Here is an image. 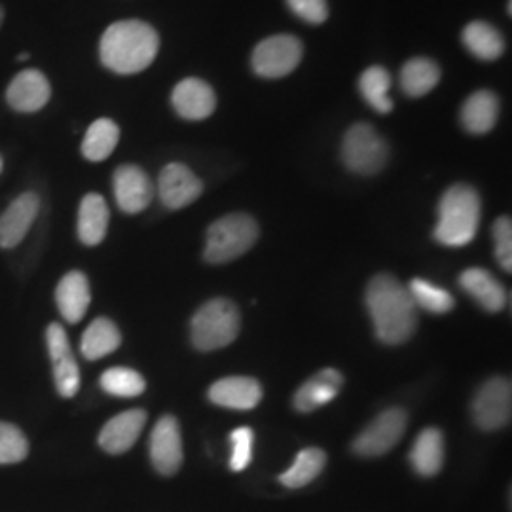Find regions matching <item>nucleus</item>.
<instances>
[{
	"mask_svg": "<svg viewBox=\"0 0 512 512\" xmlns=\"http://www.w3.org/2000/svg\"><path fill=\"white\" fill-rule=\"evenodd\" d=\"M366 308L376 336L389 346L408 342L418 327V311L408 289L391 274L376 275L366 287Z\"/></svg>",
	"mask_w": 512,
	"mask_h": 512,
	"instance_id": "1",
	"label": "nucleus"
},
{
	"mask_svg": "<svg viewBox=\"0 0 512 512\" xmlns=\"http://www.w3.org/2000/svg\"><path fill=\"white\" fill-rule=\"evenodd\" d=\"M160 52V37L141 19L116 21L101 37V63L116 74H137L148 69Z\"/></svg>",
	"mask_w": 512,
	"mask_h": 512,
	"instance_id": "2",
	"label": "nucleus"
},
{
	"mask_svg": "<svg viewBox=\"0 0 512 512\" xmlns=\"http://www.w3.org/2000/svg\"><path fill=\"white\" fill-rule=\"evenodd\" d=\"M480 196L469 184H454L439 203V222L433 236L444 247H465L475 239L480 224Z\"/></svg>",
	"mask_w": 512,
	"mask_h": 512,
	"instance_id": "3",
	"label": "nucleus"
},
{
	"mask_svg": "<svg viewBox=\"0 0 512 512\" xmlns=\"http://www.w3.org/2000/svg\"><path fill=\"white\" fill-rule=\"evenodd\" d=\"M238 308L226 298H215L203 304L190 323V338L200 351H217L230 346L239 334Z\"/></svg>",
	"mask_w": 512,
	"mask_h": 512,
	"instance_id": "4",
	"label": "nucleus"
},
{
	"mask_svg": "<svg viewBox=\"0 0 512 512\" xmlns=\"http://www.w3.org/2000/svg\"><path fill=\"white\" fill-rule=\"evenodd\" d=\"M258 234V224L251 215H226L209 226L203 256L209 264L232 262L253 249Z\"/></svg>",
	"mask_w": 512,
	"mask_h": 512,
	"instance_id": "5",
	"label": "nucleus"
},
{
	"mask_svg": "<svg viewBox=\"0 0 512 512\" xmlns=\"http://www.w3.org/2000/svg\"><path fill=\"white\" fill-rule=\"evenodd\" d=\"M340 156L349 171L357 175H376L387 164L389 147L370 124H355L344 135Z\"/></svg>",
	"mask_w": 512,
	"mask_h": 512,
	"instance_id": "6",
	"label": "nucleus"
},
{
	"mask_svg": "<svg viewBox=\"0 0 512 512\" xmlns=\"http://www.w3.org/2000/svg\"><path fill=\"white\" fill-rule=\"evenodd\" d=\"M304 46L293 35H275L256 44L251 67L260 78H283L300 65Z\"/></svg>",
	"mask_w": 512,
	"mask_h": 512,
	"instance_id": "7",
	"label": "nucleus"
},
{
	"mask_svg": "<svg viewBox=\"0 0 512 512\" xmlns=\"http://www.w3.org/2000/svg\"><path fill=\"white\" fill-rule=\"evenodd\" d=\"M408 425L403 408H389L372 421L359 437L353 440V452L363 458H378L397 446Z\"/></svg>",
	"mask_w": 512,
	"mask_h": 512,
	"instance_id": "8",
	"label": "nucleus"
},
{
	"mask_svg": "<svg viewBox=\"0 0 512 512\" xmlns=\"http://www.w3.org/2000/svg\"><path fill=\"white\" fill-rule=\"evenodd\" d=\"M512 416V385L509 378H492L482 385L473 403V420L482 431L509 425Z\"/></svg>",
	"mask_w": 512,
	"mask_h": 512,
	"instance_id": "9",
	"label": "nucleus"
},
{
	"mask_svg": "<svg viewBox=\"0 0 512 512\" xmlns=\"http://www.w3.org/2000/svg\"><path fill=\"white\" fill-rule=\"evenodd\" d=\"M46 344L54 370V384L63 399H73L80 389V368L74 359L69 336L61 323H52L46 330Z\"/></svg>",
	"mask_w": 512,
	"mask_h": 512,
	"instance_id": "10",
	"label": "nucleus"
},
{
	"mask_svg": "<svg viewBox=\"0 0 512 512\" xmlns=\"http://www.w3.org/2000/svg\"><path fill=\"white\" fill-rule=\"evenodd\" d=\"M183 459V435L179 421L173 416H164L154 425L150 435V461L160 475L173 476L179 473Z\"/></svg>",
	"mask_w": 512,
	"mask_h": 512,
	"instance_id": "11",
	"label": "nucleus"
},
{
	"mask_svg": "<svg viewBox=\"0 0 512 512\" xmlns=\"http://www.w3.org/2000/svg\"><path fill=\"white\" fill-rule=\"evenodd\" d=\"M114 198L126 215L145 211L154 200V184L139 165H120L112 177Z\"/></svg>",
	"mask_w": 512,
	"mask_h": 512,
	"instance_id": "12",
	"label": "nucleus"
},
{
	"mask_svg": "<svg viewBox=\"0 0 512 512\" xmlns=\"http://www.w3.org/2000/svg\"><path fill=\"white\" fill-rule=\"evenodd\" d=\"M203 192V183L184 164L165 165L158 177V196L167 209L177 211L196 202Z\"/></svg>",
	"mask_w": 512,
	"mask_h": 512,
	"instance_id": "13",
	"label": "nucleus"
},
{
	"mask_svg": "<svg viewBox=\"0 0 512 512\" xmlns=\"http://www.w3.org/2000/svg\"><path fill=\"white\" fill-rule=\"evenodd\" d=\"M52 97V86L46 74L37 69H25L16 74L6 90V103L16 112H38L48 105Z\"/></svg>",
	"mask_w": 512,
	"mask_h": 512,
	"instance_id": "14",
	"label": "nucleus"
},
{
	"mask_svg": "<svg viewBox=\"0 0 512 512\" xmlns=\"http://www.w3.org/2000/svg\"><path fill=\"white\" fill-rule=\"evenodd\" d=\"M40 211L37 192H23L0 215V249H16L29 234Z\"/></svg>",
	"mask_w": 512,
	"mask_h": 512,
	"instance_id": "15",
	"label": "nucleus"
},
{
	"mask_svg": "<svg viewBox=\"0 0 512 512\" xmlns=\"http://www.w3.org/2000/svg\"><path fill=\"white\" fill-rule=\"evenodd\" d=\"M171 105L175 112L190 122L209 118L217 109V95L202 78H184L171 93Z\"/></svg>",
	"mask_w": 512,
	"mask_h": 512,
	"instance_id": "16",
	"label": "nucleus"
},
{
	"mask_svg": "<svg viewBox=\"0 0 512 512\" xmlns=\"http://www.w3.org/2000/svg\"><path fill=\"white\" fill-rule=\"evenodd\" d=\"M147 412L141 408L126 410L105 423L99 433V446L112 456L126 454L141 437L147 425Z\"/></svg>",
	"mask_w": 512,
	"mask_h": 512,
	"instance_id": "17",
	"label": "nucleus"
},
{
	"mask_svg": "<svg viewBox=\"0 0 512 512\" xmlns=\"http://www.w3.org/2000/svg\"><path fill=\"white\" fill-rule=\"evenodd\" d=\"M55 304L67 323H80L92 304V289L86 274L74 270L63 275L55 289Z\"/></svg>",
	"mask_w": 512,
	"mask_h": 512,
	"instance_id": "18",
	"label": "nucleus"
},
{
	"mask_svg": "<svg viewBox=\"0 0 512 512\" xmlns=\"http://www.w3.org/2000/svg\"><path fill=\"white\" fill-rule=\"evenodd\" d=\"M209 401L230 410H253L262 401V387L255 378L230 376L209 387Z\"/></svg>",
	"mask_w": 512,
	"mask_h": 512,
	"instance_id": "19",
	"label": "nucleus"
},
{
	"mask_svg": "<svg viewBox=\"0 0 512 512\" xmlns=\"http://www.w3.org/2000/svg\"><path fill=\"white\" fill-rule=\"evenodd\" d=\"M109 205L101 194H86L78 207V239L86 247H97L109 232Z\"/></svg>",
	"mask_w": 512,
	"mask_h": 512,
	"instance_id": "20",
	"label": "nucleus"
},
{
	"mask_svg": "<svg viewBox=\"0 0 512 512\" xmlns=\"http://www.w3.org/2000/svg\"><path fill=\"white\" fill-rule=\"evenodd\" d=\"M344 376L336 368H325L311 376L308 382L296 391L294 395V408L298 412L310 414L313 410L321 408L323 404L330 403L342 389Z\"/></svg>",
	"mask_w": 512,
	"mask_h": 512,
	"instance_id": "21",
	"label": "nucleus"
},
{
	"mask_svg": "<svg viewBox=\"0 0 512 512\" xmlns=\"http://www.w3.org/2000/svg\"><path fill=\"white\" fill-rule=\"evenodd\" d=\"M459 285L465 293L473 296L476 302L486 311L505 310L507 293L505 287L495 279L494 275L482 268H469L459 275Z\"/></svg>",
	"mask_w": 512,
	"mask_h": 512,
	"instance_id": "22",
	"label": "nucleus"
},
{
	"mask_svg": "<svg viewBox=\"0 0 512 512\" xmlns=\"http://www.w3.org/2000/svg\"><path fill=\"white\" fill-rule=\"evenodd\" d=\"M499 118V99L490 90L475 92L465 103L459 114L461 126L471 135H484L494 129Z\"/></svg>",
	"mask_w": 512,
	"mask_h": 512,
	"instance_id": "23",
	"label": "nucleus"
},
{
	"mask_svg": "<svg viewBox=\"0 0 512 512\" xmlns=\"http://www.w3.org/2000/svg\"><path fill=\"white\" fill-rule=\"evenodd\" d=\"M410 463L418 475H439L444 465V437L437 427H427L421 431L412 446Z\"/></svg>",
	"mask_w": 512,
	"mask_h": 512,
	"instance_id": "24",
	"label": "nucleus"
},
{
	"mask_svg": "<svg viewBox=\"0 0 512 512\" xmlns=\"http://www.w3.org/2000/svg\"><path fill=\"white\" fill-rule=\"evenodd\" d=\"M120 344H122L120 329L107 317H97L92 321V325L84 330L80 351L84 359L99 361L110 353H114L120 348Z\"/></svg>",
	"mask_w": 512,
	"mask_h": 512,
	"instance_id": "25",
	"label": "nucleus"
},
{
	"mask_svg": "<svg viewBox=\"0 0 512 512\" xmlns=\"http://www.w3.org/2000/svg\"><path fill=\"white\" fill-rule=\"evenodd\" d=\"M463 46L482 61H495L505 52V38L486 21H473L461 33Z\"/></svg>",
	"mask_w": 512,
	"mask_h": 512,
	"instance_id": "26",
	"label": "nucleus"
},
{
	"mask_svg": "<svg viewBox=\"0 0 512 512\" xmlns=\"http://www.w3.org/2000/svg\"><path fill=\"white\" fill-rule=\"evenodd\" d=\"M440 82V67L429 57H414L404 63L401 88L408 97H423Z\"/></svg>",
	"mask_w": 512,
	"mask_h": 512,
	"instance_id": "27",
	"label": "nucleus"
},
{
	"mask_svg": "<svg viewBox=\"0 0 512 512\" xmlns=\"http://www.w3.org/2000/svg\"><path fill=\"white\" fill-rule=\"evenodd\" d=\"M120 141V128L110 118H99L86 131L82 156L88 162H105Z\"/></svg>",
	"mask_w": 512,
	"mask_h": 512,
	"instance_id": "28",
	"label": "nucleus"
},
{
	"mask_svg": "<svg viewBox=\"0 0 512 512\" xmlns=\"http://www.w3.org/2000/svg\"><path fill=\"white\" fill-rule=\"evenodd\" d=\"M325 465H327V454L321 448H306L296 456L293 467L279 476V482L291 490L304 488L306 484H310L311 480H315L323 473Z\"/></svg>",
	"mask_w": 512,
	"mask_h": 512,
	"instance_id": "29",
	"label": "nucleus"
},
{
	"mask_svg": "<svg viewBox=\"0 0 512 512\" xmlns=\"http://www.w3.org/2000/svg\"><path fill=\"white\" fill-rule=\"evenodd\" d=\"M389 90H391V74L380 65L368 67L359 78V92L365 97L366 103L380 114H387L393 110Z\"/></svg>",
	"mask_w": 512,
	"mask_h": 512,
	"instance_id": "30",
	"label": "nucleus"
},
{
	"mask_svg": "<svg viewBox=\"0 0 512 512\" xmlns=\"http://www.w3.org/2000/svg\"><path fill=\"white\" fill-rule=\"evenodd\" d=\"M101 389L112 397L133 399L145 393L147 382L145 378L128 366H114L101 374Z\"/></svg>",
	"mask_w": 512,
	"mask_h": 512,
	"instance_id": "31",
	"label": "nucleus"
},
{
	"mask_svg": "<svg viewBox=\"0 0 512 512\" xmlns=\"http://www.w3.org/2000/svg\"><path fill=\"white\" fill-rule=\"evenodd\" d=\"M408 293L416 306L431 313H448L454 310V304H456L452 294L427 279H412Z\"/></svg>",
	"mask_w": 512,
	"mask_h": 512,
	"instance_id": "32",
	"label": "nucleus"
},
{
	"mask_svg": "<svg viewBox=\"0 0 512 512\" xmlns=\"http://www.w3.org/2000/svg\"><path fill=\"white\" fill-rule=\"evenodd\" d=\"M29 456V440L18 425L0 421V465L21 463Z\"/></svg>",
	"mask_w": 512,
	"mask_h": 512,
	"instance_id": "33",
	"label": "nucleus"
},
{
	"mask_svg": "<svg viewBox=\"0 0 512 512\" xmlns=\"http://www.w3.org/2000/svg\"><path fill=\"white\" fill-rule=\"evenodd\" d=\"M232 442V456H230V469L241 473L251 465L253 459V442H255V433L251 427H238L230 435Z\"/></svg>",
	"mask_w": 512,
	"mask_h": 512,
	"instance_id": "34",
	"label": "nucleus"
},
{
	"mask_svg": "<svg viewBox=\"0 0 512 512\" xmlns=\"http://www.w3.org/2000/svg\"><path fill=\"white\" fill-rule=\"evenodd\" d=\"M495 256L499 266L511 274L512 272V222L509 217H499L494 224Z\"/></svg>",
	"mask_w": 512,
	"mask_h": 512,
	"instance_id": "35",
	"label": "nucleus"
},
{
	"mask_svg": "<svg viewBox=\"0 0 512 512\" xmlns=\"http://www.w3.org/2000/svg\"><path fill=\"white\" fill-rule=\"evenodd\" d=\"M287 4L296 18L311 25H321L329 19L327 0H287Z\"/></svg>",
	"mask_w": 512,
	"mask_h": 512,
	"instance_id": "36",
	"label": "nucleus"
},
{
	"mask_svg": "<svg viewBox=\"0 0 512 512\" xmlns=\"http://www.w3.org/2000/svg\"><path fill=\"white\" fill-rule=\"evenodd\" d=\"M27 59H29V54H27V52H25V54L19 55L18 57V61H27Z\"/></svg>",
	"mask_w": 512,
	"mask_h": 512,
	"instance_id": "37",
	"label": "nucleus"
},
{
	"mask_svg": "<svg viewBox=\"0 0 512 512\" xmlns=\"http://www.w3.org/2000/svg\"><path fill=\"white\" fill-rule=\"evenodd\" d=\"M2 21H4V8L0 6V27H2Z\"/></svg>",
	"mask_w": 512,
	"mask_h": 512,
	"instance_id": "38",
	"label": "nucleus"
},
{
	"mask_svg": "<svg viewBox=\"0 0 512 512\" xmlns=\"http://www.w3.org/2000/svg\"><path fill=\"white\" fill-rule=\"evenodd\" d=\"M2 169H4V160H2V156H0V173H2Z\"/></svg>",
	"mask_w": 512,
	"mask_h": 512,
	"instance_id": "39",
	"label": "nucleus"
}]
</instances>
